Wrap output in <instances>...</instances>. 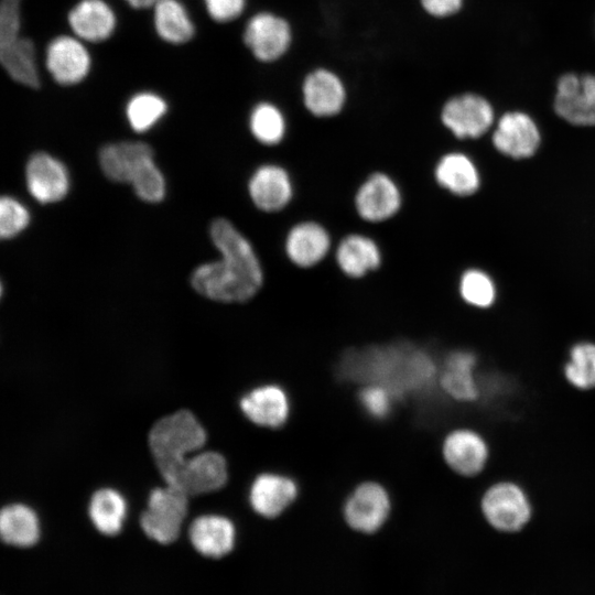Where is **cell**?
Wrapping results in <instances>:
<instances>
[{"mask_svg":"<svg viewBox=\"0 0 595 595\" xmlns=\"http://www.w3.org/2000/svg\"><path fill=\"white\" fill-rule=\"evenodd\" d=\"M210 238L220 258L197 267L191 277L194 290L224 303H244L262 288L264 272L248 238L225 218L210 225Z\"/></svg>","mask_w":595,"mask_h":595,"instance_id":"cell-1","label":"cell"},{"mask_svg":"<svg viewBox=\"0 0 595 595\" xmlns=\"http://www.w3.org/2000/svg\"><path fill=\"white\" fill-rule=\"evenodd\" d=\"M338 371L346 380L382 386L396 400L428 390L436 375L431 356L405 343L353 349Z\"/></svg>","mask_w":595,"mask_h":595,"instance_id":"cell-2","label":"cell"},{"mask_svg":"<svg viewBox=\"0 0 595 595\" xmlns=\"http://www.w3.org/2000/svg\"><path fill=\"white\" fill-rule=\"evenodd\" d=\"M205 442L204 428L196 416L185 409L161 418L149 433L150 451L165 483Z\"/></svg>","mask_w":595,"mask_h":595,"instance_id":"cell-3","label":"cell"},{"mask_svg":"<svg viewBox=\"0 0 595 595\" xmlns=\"http://www.w3.org/2000/svg\"><path fill=\"white\" fill-rule=\"evenodd\" d=\"M187 497L183 490L172 485L154 488L140 517L145 536L161 544L174 542L187 513Z\"/></svg>","mask_w":595,"mask_h":595,"instance_id":"cell-4","label":"cell"},{"mask_svg":"<svg viewBox=\"0 0 595 595\" xmlns=\"http://www.w3.org/2000/svg\"><path fill=\"white\" fill-rule=\"evenodd\" d=\"M443 126L457 139H477L493 130L496 112L482 94L465 91L450 97L441 109Z\"/></svg>","mask_w":595,"mask_h":595,"instance_id":"cell-5","label":"cell"},{"mask_svg":"<svg viewBox=\"0 0 595 595\" xmlns=\"http://www.w3.org/2000/svg\"><path fill=\"white\" fill-rule=\"evenodd\" d=\"M553 109L572 126H595V72L561 74L555 82Z\"/></svg>","mask_w":595,"mask_h":595,"instance_id":"cell-6","label":"cell"},{"mask_svg":"<svg viewBox=\"0 0 595 595\" xmlns=\"http://www.w3.org/2000/svg\"><path fill=\"white\" fill-rule=\"evenodd\" d=\"M241 40L250 55L262 63L279 60L292 42L291 26L283 18L267 11L252 14L245 22Z\"/></svg>","mask_w":595,"mask_h":595,"instance_id":"cell-7","label":"cell"},{"mask_svg":"<svg viewBox=\"0 0 595 595\" xmlns=\"http://www.w3.org/2000/svg\"><path fill=\"white\" fill-rule=\"evenodd\" d=\"M40 62L50 77L62 86L83 82L91 66L87 44L73 34H62L53 39L46 45Z\"/></svg>","mask_w":595,"mask_h":595,"instance_id":"cell-8","label":"cell"},{"mask_svg":"<svg viewBox=\"0 0 595 595\" xmlns=\"http://www.w3.org/2000/svg\"><path fill=\"white\" fill-rule=\"evenodd\" d=\"M491 143L507 158L529 159L539 150L541 131L534 118L528 112L509 110L496 119Z\"/></svg>","mask_w":595,"mask_h":595,"instance_id":"cell-9","label":"cell"},{"mask_svg":"<svg viewBox=\"0 0 595 595\" xmlns=\"http://www.w3.org/2000/svg\"><path fill=\"white\" fill-rule=\"evenodd\" d=\"M354 206L368 223H382L394 217L402 206V194L396 181L385 172L369 174L358 186Z\"/></svg>","mask_w":595,"mask_h":595,"instance_id":"cell-10","label":"cell"},{"mask_svg":"<svg viewBox=\"0 0 595 595\" xmlns=\"http://www.w3.org/2000/svg\"><path fill=\"white\" fill-rule=\"evenodd\" d=\"M227 479L225 457L218 452L205 451L188 456L165 484L193 496L218 490Z\"/></svg>","mask_w":595,"mask_h":595,"instance_id":"cell-11","label":"cell"},{"mask_svg":"<svg viewBox=\"0 0 595 595\" xmlns=\"http://www.w3.org/2000/svg\"><path fill=\"white\" fill-rule=\"evenodd\" d=\"M390 506L389 494L381 484L365 482L359 484L347 498L344 517L354 530L372 533L386 522Z\"/></svg>","mask_w":595,"mask_h":595,"instance_id":"cell-12","label":"cell"},{"mask_svg":"<svg viewBox=\"0 0 595 595\" xmlns=\"http://www.w3.org/2000/svg\"><path fill=\"white\" fill-rule=\"evenodd\" d=\"M487 521L501 531L520 530L529 520L531 509L524 493L515 484L500 483L490 487L482 501Z\"/></svg>","mask_w":595,"mask_h":595,"instance_id":"cell-13","label":"cell"},{"mask_svg":"<svg viewBox=\"0 0 595 595\" xmlns=\"http://www.w3.org/2000/svg\"><path fill=\"white\" fill-rule=\"evenodd\" d=\"M248 193L253 205L266 213L284 209L292 201V177L280 164L264 163L258 166L248 182Z\"/></svg>","mask_w":595,"mask_h":595,"instance_id":"cell-14","label":"cell"},{"mask_svg":"<svg viewBox=\"0 0 595 595\" xmlns=\"http://www.w3.org/2000/svg\"><path fill=\"white\" fill-rule=\"evenodd\" d=\"M331 246L328 230L318 221L309 219L294 224L284 239L286 258L301 269H310L322 262Z\"/></svg>","mask_w":595,"mask_h":595,"instance_id":"cell-15","label":"cell"},{"mask_svg":"<svg viewBox=\"0 0 595 595\" xmlns=\"http://www.w3.org/2000/svg\"><path fill=\"white\" fill-rule=\"evenodd\" d=\"M25 181L30 194L43 204L63 199L69 190V176L65 165L43 152L35 153L29 159Z\"/></svg>","mask_w":595,"mask_h":595,"instance_id":"cell-16","label":"cell"},{"mask_svg":"<svg viewBox=\"0 0 595 595\" xmlns=\"http://www.w3.org/2000/svg\"><path fill=\"white\" fill-rule=\"evenodd\" d=\"M302 99L311 115L317 118L334 117L345 106L346 88L334 72L317 68L304 78Z\"/></svg>","mask_w":595,"mask_h":595,"instance_id":"cell-17","label":"cell"},{"mask_svg":"<svg viewBox=\"0 0 595 595\" xmlns=\"http://www.w3.org/2000/svg\"><path fill=\"white\" fill-rule=\"evenodd\" d=\"M71 34L86 44L106 41L117 24L111 6L105 0H80L67 17Z\"/></svg>","mask_w":595,"mask_h":595,"instance_id":"cell-18","label":"cell"},{"mask_svg":"<svg viewBox=\"0 0 595 595\" xmlns=\"http://www.w3.org/2000/svg\"><path fill=\"white\" fill-rule=\"evenodd\" d=\"M296 483L289 476L278 473H262L252 482L249 502L258 515L275 518L298 497Z\"/></svg>","mask_w":595,"mask_h":595,"instance_id":"cell-19","label":"cell"},{"mask_svg":"<svg viewBox=\"0 0 595 595\" xmlns=\"http://www.w3.org/2000/svg\"><path fill=\"white\" fill-rule=\"evenodd\" d=\"M239 404L252 423L264 428H281L290 415L289 397L277 385L253 388L240 399Z\"/></svg>","mask_w":595,"mask_h":595,"instance_id":"cell-20","label":"cell"},{"mask_svg":"<svg viewBox=\"0 0 595 595\" xmlns=\"http://www.w3.org/2000/svg\"><path fill=\"white\" fill-rule=\"evenodd\" d=\"M188 539L199 554L218 559L234 549L236 528L227 517L214 513L202 515L190 524Z\"/></svg>","mask_w":595,"mask_h":595,"instance_id":"cell-21","label":"cell"},{"mask_svg":"<svg viewBox=\"0 0 595 595\" xmlns=\"http://www.w3.org/2000/svg\"><path fill=\"white\" fill-rule=\"evenodd\" d=\"M338 269L350 279H360L376 271L382 262L379 245L369 236L351 232L344 236L335 251Z\"/></svg>","mask_w":595,"mask_h":595,"instance_id":"cell-22","label":"cell"},{"mask_svg":"<svg viewBox=\"0 0 595 595\" xmlns=\"http://www.w3.org/2000/svg\"><path fill=\"white\" fill-rule=\"evenodd\" d=\"M434 178L448 193L466 197L480 186V174L475 162L465 153L452 151L443 154L435 164Z\"/></svg>","mask_w":595,"mask_h":595,"instance_id":"cell-23","label":"cell"},{"mask_svg":"<svg viewBox=\"0 0 595 595\" xmlns=\"http://www.w3.org/2000/svg\"><path fill=\"white\" fill-rule=\"evenodd\" d=\"M443 456L456 473L472 476L483 469L487 459V446L477 433L456 430L444 440Z\"/></svg>","mask_w":595,"mask_h":595,"instance_id":"cell-24","label":"cell"},{"mask_svg":"<svg viewBox=\"0 0 595 595\" xmlns=\"http://www.w3.org/2000/svg\"><path fill=\"white\" fill-rule=\"evenodd\" d=\"M0 66L17 83L39 87L42 79L40 55L34 42L20 35L0 45Z\"/></svg>","mask_w":595,"mask_h":595,"instance_id":"cell-25","label":"cell"},{"mask_svg":"<svg viewBox=\"0 0 595 595\" xmlns=\"http://www.w3.org/2000/svg\"><path fill=\"white\" fill-rule=\"evenodd\" d=\"M150 156L153 151L147 143L122 141L102 147L99 164L108 178L130 183L138 166Z\"/></svg>","mask_w":595,"mask_h":595,"instance_id":"cell-26","label":"cell"},{"mask_svg":"<svg viewBox=\"0 0 595 595\" xmlns=\"http://www.w3.org/2000/svg\"><path fill=\"white\" fill-rule=\"evenodd\" d=\"M475 365V355L467 350H456L446 357L440 382L450 397L459 401H473L478 397Z\"/></svg>","mask_w":595,"mask_h":595,"instance_id":"cell-27","label":"cell"},{"mask_svg":"<svg viewBox=\"0 0 595 595\" xmlns=\"http://www.w3.org/2000/svg\"><path fill=\"white\" fill-rule=\"evenodd\" d=\"M0 536L4 543L29 548L41 536V527L35 511L24 504H10L0 512Z\"/></svg>","mask_w":595,"mask_h":595,"instance_id":"cell-28","label":"cell"},{"mask_svg":"<svg viewBox=\"0 0 595 595\" xmlns=\"http://www.w3.org/2000/svg\"><path fill=\"white\" fill-rule=\"evenodd\" d=\"M158 35L171 44L188 42L195 34V24L180 0H161L152 8Z\"/></svg>","mask_w":595,"mask_h":595,"instance_id":"cell-29","label":"cell"},{"mask_svg":"<svg viewBox=\"0 0 595 595\" xmlns=\"http://www.w3.org/2000/svg\"><path fill=\"white\" fill-rule=\"evenodd\" d=\"M88 516L97 531L104 536H116L121 531L127 516L126 500L115 489H98L90 497Z\"/></svg>","mask_w":595,"mask_h":595,"instance_id":"cell-30","label":"cell"},{"mask_svg":"<svg viewBox=\"0 0 595 595\" xmlns=\"http://www.w3.org/2000/svg\"><path fill=\"white\" fill-rule=\"evenodd\" d=\"M129 127L145 132L156 126L169 112V104L161 95L143 90L132 95L123 109Z\"/></svg>","mask_w":595,"mask_h":595,"instance_id":"cell-31","label":"cell"},{"mask_svg":"<svg viewBox=\"0 0 595 595\" xmlns=\"http://www.w3.org/2000/svg\"><path fill=\"white\" fill-rule=\"evenodd\" d=\"M248 125L252 137L268 147L281 143L286 133L283 112L277 105L269 101H261L253 106Z\"/></svg>","mask_w":595,"mask_h":595,"instance_id":"cell-32","label":"cell"},{"mask_svg":"<svg viewBox=\"0 0 595 595\" xmlns=\"http://www.w3.org/2000/svg\"><path fill=\"white\" fill-rule=\"evenodd\" d=\"M458 291L467 304L479 309L491 306L497 293L493 278L477 268L467 269L462 273Z\"/></svg>","mask_w":595,"mask_h":595,"instance_id":"cell-33","label":"cell"},{"mask_svg":"<svg viewBox=\"0 0 595 595\" xmlns=\"http://www.w3.org/2000/svg\"><path fill=\"white\" fill-rule=\"evenodd\" d=\"M565 376L576 388L595 387V344L580 343L572 348Z\"/></svg>","mask_w":595,"mask_h":595,"instance_id":"cell-34","label":"cell"},{"mask_svg":"<svg viewBox=\"0 0 595 595\" xmlns=\"http://www.w3.org/2000/svg\"><path fill=\"white\" fill-rule=\"evenodd\" d=\"M130 183L136 194L148 203H158L165 195L163 174L155 165L153 156L145 159L136 170Z\"/></svg>","mask_w":595,"mask_h":595,"instance_id":"cell-35","label":"cell"},{"mask_svg":"<svg viewBox=\"0 0 595 595\" xmlns=\"http://www.w3.org/2000/svg\"><path fill=\"white\" fill-rule=\"evenodd\" d=\"M28 208L11 196H3L0 201V236L10 239L20 234L29 224Z\"/></svg>","mask_w":595,"mask_h":595,"instance_id":"cell-36","label":"cell"},{"mask_svg":"<svg viewBox=\"0 0 595 595\" xmlns=\"http://www.w3.org/2000/svg\"><path fill=\"white\" fill-rule=\"evenodd\" d=\"M359 401L372 418L383 419L390 413L396 399L387 388L379 385H367L359 392Z\"/></svg>","mask_w":595,"mask_h":595,"instance_id":"cell-37","label":"cell"},{"mask_svg":"<svg viewBox=\"0 0 595 595\" xmlns=\"http://www.w3.org/2000/svg\"><path fill=\"white\" fill-rule=\"evenodd\" d=\"M22 0H0V45L20 36Z\"/></svg>","mask_w":595,"mask_h":595,"instance_id":"cell-38","label":"cell"},{"mask_svg":"<svg viewBox=\"0 0 595 595\" xmlns=\"http://www.w3.org/2000/svg\"><path fill=\"white\" fill-rule=\"evenodd\" d=\"M212 20L229 23L239 20L246 12L248 0H203Z\"/></svg>","mask_w":595,"mask_h":595,"instance_id":"cell-39","label":"cell"},{"mask_svg":"<svg viewBox=\"0 0 595 595\" xmlns=\"http://www.w3.org/2000/svg\"><path fill=\"white\" fill-rule=\"evenodd\" d=\"M423 10L434 18H450L458 13L465 0H420Z\"/></svg>","mask_w":595,"mask_h":595,"instance_id":"cell-40","label":"cell"},{"mask_svg":"<svg viewBox=\"0 0 595 595\" xmlns=\"http://www.w3.org/2000/svg\"><path fill=\"white\" fill-rule=\"evenodd\" d=\"M130 7L136 9H152L161 0H125Z\"/></svg>","mask_w":595,"mask_h":595,"instance_id":"cell-41","label":"cell"}]
</instances>
